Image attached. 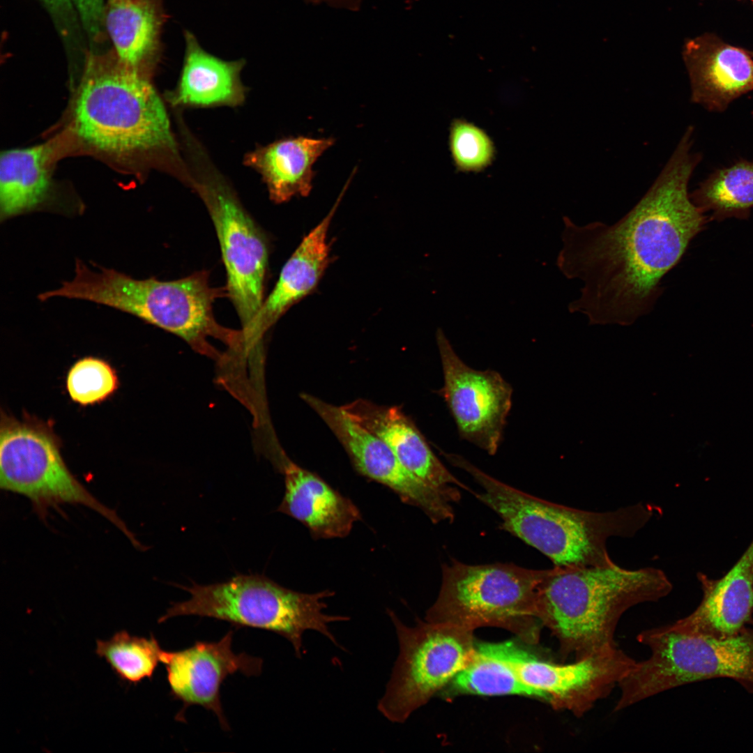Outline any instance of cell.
<instances>
[{
	"mask_svg": "<svg viewBox=\"0 0 753 753\" xmlns=\"http://www.w3.org/2000/svg\"><path fill=\"white\" fill-rule=\"evenodd\" d=\"M692 132L687 128L647 192L618 222L579 225L563 218L556 264L583 284L570 312L591 324L625 326L653 310L663 293L661 280L706 224L688 193L700 160L692 152Z\"/></svg>",
	"mask_w": 753,
	"mask_h": 753,
	"instance_id": "1",
	"label": "cell"
},
{
	"mask_svg": "<svg viewBox=\"0 0 753 753\" xmlns=\"http://www.w3.org/2000/svg\"><path fill=\"white\" fill-rule=\"evenodd\" d=\"M671 589L664 572L654 568L555 565L545 570L540 584L538 618L558 639L561 657L577 660L616 647L622 615Z\"/></svg>",
	"mask_w": 753,
	"mask_h": 753,
	"instance_id": "2",
	"label": "cell"
},
{
	"mask_svg": "<svg viewBox=\"0 0 753 753\" xmlns=\"http://www.w3.org/2000/svg\"><path fill=\"white\" fill-rule=\"evenodd\" d=\"M451 464L480 486L476 497L501 519V528L547 556L556 566L614 564L607 542L632 537L653 515L641 503L595 512L556 504L523 492L488 475L459 455Z\"/></svg>",
	"mask_w": 753,
	"mask_h": 753,
	"instance_id": "3",
	"label": "cell"
},
{
	"mask_svg": "<svg viewBox=\"0 0 753 753\" xmlns=\"http://www.w3.org/2000/svg\"><path fill=\"white\" fill-rule=\"evenodd\" d=\"M75 265V276L66 286L68 298L91 301L132 314L185 341L195 351L219 361L222 355L209 340L215 339L233 352L245 355L242 330L220 325L213 314L215 301L225 295L199 271L171 281L138 280L112 268Z\"/></svg>",
	"mask_w": 753,
	"mask_h": 753,
	"instance_id": "4",
	"label": "cell"
},
{
	"mask_svg": "<svg viewBox=\"0 0 753 753\" xmlns=\"http://www.w3.org/2000/svg\"><path fill=\"white\" fill-rule=\"evenodd\" d=\"M85 142L114 153L175 148L165 106L142 72L122 63L92 59L74 109Z\"/></svg>",
	"mask_w": 753,
	"mask_h": 753,
	"instance_id": "5",
	"label": "cell"
},
{
	"mask_svg": "<svg viewBox=\"0 0 753 753\" xmlns=\"http://www.w3.org/2000/svg\"><path fill=\"white\" fill-rule=\"evenodd\" d=\"M183 588L190 598L172 603L158 622L178 616L195 615L236 626L271 631L286 638L298 658L303 653V635L306 630L317 631L340 647L328 625L349 620L346 616L324 612L325 600L334 595L332 591L301 593L284 588L264 575H241L221 583H193Z\"/></svg>",
	"mask_w": 753,
	"mask_h": 753,
	"instance_id": "6",
	"label": "cell"
},
{
	"mask_svg": "<svg viewBox=\"0 0 753 753\" xmlns=\"http://www.w3.org/2000/svg\"><path fill=\"white\" fill-rule=\"evenodd\" d=\"M545 570L510 563L469 565L452 560L442 568L438 597L426 621L465 628L496 626L530 644L539 641V586Z\"/></svg>",
	"mask_w": 753,
	"mask_h": 753,
	"instance_id": "7",
	"label": "cell"
},
{
	"mask_svg": "<svg viewBox=\"0 0 753 753\" xmlns=\"http://www.w3.org/2000/svg\"><path fill=\"white\" fill-rule=\"evenodd\" d=\"M638 641L650 657L636 662L619 682L620 711L662 692L690 683L728 678L753 694V628L727 638L687 634L669 625L642 631Z\"/></svg>",
	"mask_w": 753,
	"mask_h": 753,
	"instance_id": "8",
	"label": "cell"
},
{
	"mask_svg": "<svg viewBox=\"0 0 753 753\" xmlns=\"http://www.w3.org/2000/svg\"><path fill=\"white\" fill-rule=\"evenodd\" d=\"M399 643V655L378 710L389 721L404 722L471 660L473 630L450 624H404L388 610Z\"/></svg>",
	"mask_w": 753,
	"mask_h": 753,
	"instance_id": "9",
	"label": "cell"
},
{
	"mask_svg": "<svg viewBox=\"0 0 753 753\" xmlns=\"http://www.w3.org/2000/svg\"><path fill=\"white\" fill-rule=\"evenodd\" d=\"M0 487L29 498L38 510L58 504H79L108 519L132 542L135 535L115 511L96 499L70 472L59 442L48 425L2 414Z\"/></svg>",
	"mask_w": 753,
	"mask_h": 753,
	"instance_id": "10",
	"label": "cell"
},
{
	"mask_svg": "<svg viewBox=\"0 0 753 753\" xmlns=\"http://www.w3.org/2000/svg\"><path fill=\"white\" fill-rule=\"evenodd\" d=\"M476 650L508 665L524 683L543 692L554 708L577 717L606 697L636 663L616 646L563 664L540 660L513 641L476 642Z\"/></svg>",
	"mask_w": 753,
	"mask_h": 753,
	"instance_id": "11",
	"label": "cell"
},
{
	"mask_svg": "<svg viewBox=\"0 0 753 753\" xmlns=\"http://www.w3.org/2000/svg\"><path fill=\"white\" fill-rule=\"evenodd\" d=\"M436 339L443 374V386L439 393L450 410L458 434L493 455L502 440L512 388L497 372L468 366L440 328Z\"/></svg>",
	"mask_w": 753,
	"mask_h": 753,
	"instance_id": "12",
	"label": "cell"
},
{
	"mask_svg": "<svg viewBox=\"0 0 753 753\" xmlns=\"http://www.w3.org/2000/svg\"><path fill=\"white\" fill-rule=\"evenodd\" d=\"M227 271L226 291L246 337L264 302L268 261L266 240L254 221L229 192L204 194Z\"/></svg>",
	"mask_w": 753,
	"mask_h": 753,
	"instance_id": "13",
	"label": "cell"
},
{
	"mask_svg": "<svg viewBox=\"0 0 753 753\" xmlns=\"http://www.w3.org/2000/svg\"><path fill=\"white\" fill-rule=\"evenodd\" d=\"M303 400L328 426L364 476L387 486L403 502L421 509L433 523L451 522L453 507L441 501L400 462L379 437L353 419L342 406L303 393Z\"/></svg>",
	"mask_w": 753,
	"mask_h": 753,
	"instance_id": "14",
	"label": "cell"
},
{
	"mask_svg": "<svg viewBox=\"0 0 753 753\" xmlns=\"http://www.w3.org/2000/svg\"><path fill=\"white\" fill-rule=\"evenodd\" d=\"M232 637L230 630L218 641H199L183 650L165 651L162 663L165 666L170 694L183 703L177 720H184L188 706L198 705L213 711L223 729H229L220 702L222 683L236 672L258 676L262 669L261 658L232 651Z\"/></svg>",
	"mask_w": 753,
	"mask_h": 753,
	"instance_id": "15",
	"label": "cell"
},
{
	"mask_svg": "<svg viewBox=\"0 0 753 753\" xmlns=\"http://www.w3.org/2000/svg\"><path fill=\"white\" fill-rule=\"evenodd\" d=\"M342 406L382 439L402 465L446 504L452 506L459 501V488L469 491L436 457L412 420L397 406H379L365 400Z\"/></svg>",
	"mask_w": 753,
	"mask_h": 753,
	"instance_id": "16",
	"label": "cell"
},
{
	"mask_svg": "<svg viewBox=\"0 0 753 753\" xmlns=\"http://www.w3.org/2000/svg\"><path fill=\"white\" fill-rule=\"evenodd\" d=\"M703 596L696 609L669 627L694 635L727 638L753 621V540L732 568L719 579L699 572Z\"/></svg>",
	"mask_w": 753,
	"mask_h": 753,
	"instance_id": "17",
	"label": "cell"
},
{
	"mask_svg": "<svg viewBox=\"0 0 753 753\" xmlns=\"http://www.w3.org/2000/svg\"><path fill=\"white\" fill-rule=\"evenodd\" d=\"M349 181L328 214L301 241L284 265L271 293L264 301L254 325L245 337L248 350L261 353L266 332L294 305L317 287L329 264L328 228Z\"/></svg>",
	"mask_w": 753,
	"mask_h": 753,
	"instance_id": "18",
	"label": "cell"
},
{
	"mask_svg": "<svg viewBox=\"0 0 753 753\" xmlns=\"http://www.w3.org/2000/svg\"><path fill=\"white\" fill-rule=\"evenodd\" d=\"M275 457L285 486L277 511L301 522L317 538L347 536L360 519L353 503L318 476L297 465L283 451Z\"/></svg>",
	"mask_w": 753,
	"mask_h": 753,
	"instance_id": "19",
	"label": "cell"
},
{
	"mask_svg": "<svg viewBox=\"0 0 753 753\" xmlns=\"http://www.w3.org/2000/svg\"><path fill=\"white\" fill-rule=\"evenodd\" d=\"M683 56L691 84V100L707 109L722 112L735 99L753 90V56L718 40H688Z\"/></svg>",
	"mask_w": 753,
	"mask_h": 753,
	"instance_id": "20",
	"label": "cell"
},
{
	"mask_svg": "<svg viewBox=\"0 0 753 753\" xmlns=\"http://www.w3.org/2000/svg\"><path fill=\"white\" fill-rule=\"evenodd\" d=\"M334 142L330 137L285 138L251 153L246 162L262 175L271 199L280 204L310 194L313 166Z\"/></svg>",
	"mask_w": 753,
	"mask_h": 753,
	"instance_id": "21",
	"label": "cell"
},
{
	"mask_svg": "<svg viewBox=\"0 0 753 753\" xmlns=\"http://www.w3.org/2000/svg\"><path fill=\"white\" fill-rule=\"evenodd\" d=\"M183 66L177 88L169 95L174 105H237L243 99L240 79L243 60L225 61L204 50L196 37L185 31Z\"/></svg>",
	"mask_w": 753,
	"mask_h": 753,
	"instance_id": "22",
	"label": "cell"
},
{
	"mask_svg": "<svg viewBox=\"0 0 753 753\" xmlns=\"http://www.w3.org/2000/svg\"><path fill=\"white\" fill-rule=\"evenodd\" d=\"M166 17L162 0H106L105 25L119 60L140 72L151 66Z\"/></svg>",
	"mask_w": 753,
	"mask_h": 753,
	"instance_id": "23",
	"label": "cell"
},
{
	"mask_svg": "<svg viewBox=\"0 0 753 753\" xmlns=\"http://www.w3.org/2000/svg\"><path fill=\"white\" fill-rule=\"evenodd\" d=\"M45 146L3 151L0 158L1 221L36 210L46 201L50 180Z\"/></svg>",
	"mask_w": 753,
	"mask_h": 753,
	"instance_id": "24",
	"label": "cell"
},
{
	"mask_svg": "<svg viewBox=\"0 0 753 753\" xmlns=\"http://www.w3.org/2000/svg\"><path fill=\"white\" fill-rule=\"evenodd\" d=\"M690 198L703 213L712 212V219L747 218L753 207V162L741 160L718 169Z\"/></svg>",
	"mask_w": 753,
	"mask_h": 753,
	"instance_id": "25",
	"label": "cell"
},
{
	"mask_svg": "<svg viewBox=\"0 0 753 753\" xmlns=\"http://www.w3.org/2000/svg\"><path fill=\"white\" fill-rule=\"evenodd\" d=\"M450 696L517 694L533 697L547 703L541 691L524 683L504 662L482 655L476 650L469 663L448 684Z\"/></svg>",
	"mask_w": 753,
	"mask_h": 753,
	"instance_id": "26",
	"label": "cell"
},
{
	"mask_svg": "<svg viewBox=\"0 0 753 753\" xmlns=\"http://www.w3.org/2000/svg\"><path fill=\"white\" fill-rule=\"evenodd\" d=\"M164 652L153 636H133L124 630L107 640H97L96 647V653L122 680L130 683L151 679Z\"/></svg>",
	"mask_w": 753,
	"mask_h": 753,
	"instance_id": "27",
	"label": "cell"
},
{
	"mask_svg": "<svg viewBox=\"0 0 753 753\" xmlns=\"http://www.w3.org/2000/svg\"><path fill=\"white\" fill-rule=\"evenodd\" d=\"M119 386L116 370L107 361L85 357L75 362L66 377V389L71 400L82 406L105 401Z\"/></svg>",
	"mask_w": 753,
	"mask_h": 753,
	"instance_id": "28",
	"label": "cell"
},
{
	"mask_svg": "<svg viewBox=\"0 0 753 753\" xmlns=\"http://www.w3.org/2000/svg\"><path fill=\"white\" fill-rule=\"evenodd\" d=\"M452 151L457 165L466 169H476L490 160L492 147L488 137L472 125L459 123L451 135Z\"/></svg>",
	"mask_w": 753,
	"mask_h": 753,
	"instance_id": "29",
	"label": "cell"
},
{
	"mask_svg": "<svg viewBox=\"0 0 753 753\" xmlns=\"http://www.w3.org/2000/svg\"><path fill=\"white\" fill-rule=\"evenodd\" d=\"M85 22L93 25L102 15V0H75Z\"/></svg>",
	"mask_w": 753,
	"mask_h": 753,
	"instance_id": "30",
	"label": "cell"
},
{
	"mask_svg": "<svg viewBox=\"0 0 753 753\" xmlns=\"http://www.w3.org/2000/svg\"><path fill=\"white\" fill-rule=\"evenodd\" d=\"M307 3L314 5L324 4L327 6L344 9L349 11H358L360 10L365 0H303Z\"/></svg>",
	"mask_w": 753,
	"mask_h": 753,
	"instance_id": "31",
	"label": "cell"
},
{
	"mask_svg": "<svg viewBox=\"0 0 753 753\" xmlns=\"http://www.w3.org/2000/svg\"><path fill=\"white\" fill-rule=\"evenodd\" d=\"M53 11H63L70 7V0H43Z\"/></svg>",
	"mask_w": 753,
	"mask_h": 753,
	"instance_id": "32",
	"label": "cell"
},
{
	"mask_svg": "<svg viewBox=\"0 0 753 753\" xmlns=\"http://www.w3.org/2000/svg\"><path fill=\"white\" fill-rule=\"evenodd\" d=\"M750 625H753V621H752V623H750Z\"/></svg>",
	"mask_w": 753,
	"mask_h": 753,
	"instance_id": "33",
	"label": "cell"
},
{
	"mask_svg": "<svg viewBox=\"0 0 753 753\" xmlns=\"http://www.w3.org/2000/svg\"><path fill=\"white\" fill-rule=\"evenodd\" d=\"M750 1H752L753 2V0H750Z\"/></svg>",
	"mask_w": 753,
	"mask_h": 753,
	"instance_id": "34",
	"label": "cell"
}]
</instances>
